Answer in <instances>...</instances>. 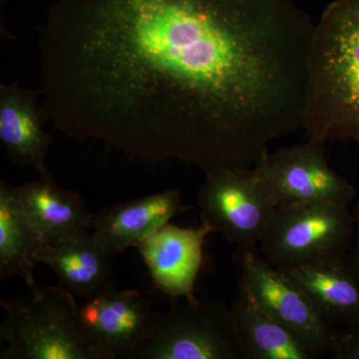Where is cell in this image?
Masks as SVG:
<instances>
[{"instance_id":"6da1fadb","label":"cell","mask_w":359,"mask_h":359,"mask_svg":"<svg viewBox=\"0 0 359 359\" xmlns=\"http://www.w3.org/2000/svg\"><path fill=\"white\" fill-rule=\"evenodd\" d=\"M313 28L297 0H55L42 111L130 161L252 168L304 128Z\"/></svg>"},{"instance_id":"7a4b0ae2","label":"cell","mask_w":359,"mask_h":359,"mask_svg":"<svg viewBox=\"0 0 359 359\" xmlns=\"http://www.w3.org/2000/svg\"><path fill=\"white\" fill-rule=\"evenodd\" d=\"M302 130L359 142V0H334L314 23Z\"/></svg>"},{"instance_id":"3957f363","label":"cell","mask_w":359,"mask_h":359,"mask_svg":"<svg viewBox=\"0 0 359 359\" xmlns=\"http://www.w3.org/2000/svg\"><path fill=\"white\" fill-rule=\"evenodd\" d=\"M0 359H95L77 325L76 297L60 285L0 301Z\"/></svg>"},{"instance_id":"277c9868","label":"cell","mask_w":359,"mask_h":359,"mask_svg":"<svg viewBox=\"0 0 359 359\" xmlns=\"http://www.w3.org/2000/svg\"><path fill=\"white\" fill-rule=\"evenodd\" d=\"M132 359H245V353L231 308L196 299L158 313Z\"/></svg>"},{"instance_id":"5b68a950","label":"cell","mask_w":359,"mask_h":359,"mask_svg":"<svg viewBox=\"0 0 359 359\" xmlns=\"http://www.w3.org/2000/svg\"><path fill=\"white\" fill-rule=\"evenodd\" d=\"M353 233V212L348 205H280L259 249L269 263L287 269L348 255Z\"/></svg>"},{"instance_id":"8992f818","label":"cell","mask_w":359,"mask_h":359,"mask_svg":"<svg viewBox=\"0 0 359 359\" xmlns=\"http://www.w3.org/2000/svg\"><path fill=\"white\" fill-rule=\"evenodd\" d=\"M238 292L294 332L313 359L330 355L337 327L318 313L302 287L282 269L269 263L259 247L237 248Z\"/></svg>"},{"instance_id":"52a82bcc","label":"cell","mask_w":359,"mask_h":359,"mask_svg":"<svg viewBox=\"0 0 359 359\" xmlns=\"http://www.w3.org/2000/svg\"><path fill=\"white\" fill-rule=\"evenodd\" d=\"M252 169L276 208L316 203L349 205L356 197L353 184L330 167L325 143L313 139L266 153Z\"/></svg>"},{"instance_id":"ba28073f","label":"cell","mask_w":359,"mask_h":359,"mask_svg":"<svg viewBox=\"0 0 359 359\" xmlns=\"http://www.w3.org/2000/svg\"><path fill=\"white\" fill-rule=\"evenodd\" d=\"M197 200L202 223L237 248L257 247L276 211L252 167L205 174Z\"/></svg>"},{"instance_id":"9c48e42d","label":"cell","mask_w":359,"mask_h":359,"mask_svg":"<svg viewBox=\"0 0 359 359\" xmlns=\"http://www.w3.org/2000/svg\"><path fill=\"white\" fill-rule=\"evenodd\" d=\"M158 313L139 290L114 285L78 304V330L94 358L132 359Z\"/></svg>"},{"instance_id":"30bf717a","label":"cell","mask_w":359,"mask_h":359,"mask_svg":"<svg viewBox=\"0 0 359 359\" xmlns=\"http://www.w3.org/2000/svg\"><path fill=\"white\" fill-rule=\"evenodd\" d=\"M212 233L207 224L185 228L168 223L136 248L153 283L172 299L193 302L203 263L205 240Z\"/></svg>"},{"instance_id":"8fae6325","label":"cell","mask_w":359,"mask_h":359,"mask_svg":"<svg viewBox=\"0 0 359 359\" xmlns=\"http://www.w3.org/2000/svg\"><path fill=\"white\" fill-rule=\"evenodd\" d=\"M190 209L179 190L150 194L94 214L92 233L115 257L130 248L138 247L151 233Z\"/></svg>"},{"instance_id":"7c38bea8","label":"cell","mask_w":359,"mask_h":359,"mask_svg":"<svg viewBox=\"0 0 359 359\" xmlns=\"http://www.w3.org/2000/svg\"><path fill=\"white\" fill-rule=\"evenodd\" d=\"M39 92L18 84L0 86V141L11 164L32 168L40 177L50 178L46 157L53 138L45 130Z\"/></svg>"},{"instance_id":"4fadbf2b","label":"cell","mask_w":359,"mask_h":359,"mask_svg":"<svg viewBox=\"0 0 359 359\" xmlns=\"http://www.w3.org/2000/svg\"><path fill=\"white\" fill-rule=\"evenodd\" d=\"M283 271L302 287L321 318L330 325L359 327V280L347 255Z\"/></svg>"},{"instance_id":"5bb4252c","label":"cell","mask_w":359,"mask_h":359,"mask_svg":"<svg viewBox=\"0 0 359 359\" xmlns=\"http://www.w3.org/2000/svg\"><path fill=\"white\" fill-rule=\"evenodd\" d=\"M113 259L93 233L85 231L47 244L40 264H46L73 297L86 299L114 287Z\"/></svg>"},{"instance_id":"9a60e30c","label":"cell","mask_w":359,"mask_h":359,"mask_svg":"<svg viewBox=\"0 0 359 359\" xmlns=\"http://www.w3.org/2000/svg\"><path fill=\"white\" fill-rule=\"evenodd\" d=\"M14 190L28 218L48 244L92 228L94 214L79 194L57 185L52 177L14 186Z\"/></svg>"},{"instance_id":"2e32d148","label":"cell","mask_w":359,"mask_h":359,"mask_svg":"<svg viewBox=\"0 0 359 359\" xmlns=\"http://www.w3.org/2000/svg\"><path fill=\"white\" fill-rule=\"evenodd\" d=\"M47 241L28 218L14 186L0 181V278H18L36 287L35 269Z\"/></svg>"},{"instance_id":"e0dca14e","label":"cell","mask_w":359,"mask_h":359,"mask_svg":"<svg viewBox=\"0 0 359 359\" xmlns=\"http://www.w3.org/2000/svg\"><path fill=\"white\" fill-rule=\"evenodd\" d=\"M231 311L245 359H313L294 332L245 294L238 292Z\"/></svg>"},{"instance_id":"ac0fdd59","label":"cell","mask_w":359,"mask_h":359,"mask_svg":"<svg viewBox=\"0 0 359 359\" xmlns=\"http://www.w3.org/2000/svg\"><path fill=\"white\" fill-rule=\"evenodd\" d=\"M330 358L359 359V327L337 328L334 346Z\"/></svg>"},{"instance_id":"d6986e66","label":"cell","mask_w":359,"mask_h":359,"mask_svg":"<svg viewBox=\"0 0 359 359\" xmlns=\"http://www.w3.org/2000/svg\"><path fill=\"white\" fill-rule=\"evenodd\" d=\"M353 216L354 224L353 241L347 257H348L351 269H353L354 273H355L356 278L359 280V201L354 207Z\"/></svg>"}]
</instances>
